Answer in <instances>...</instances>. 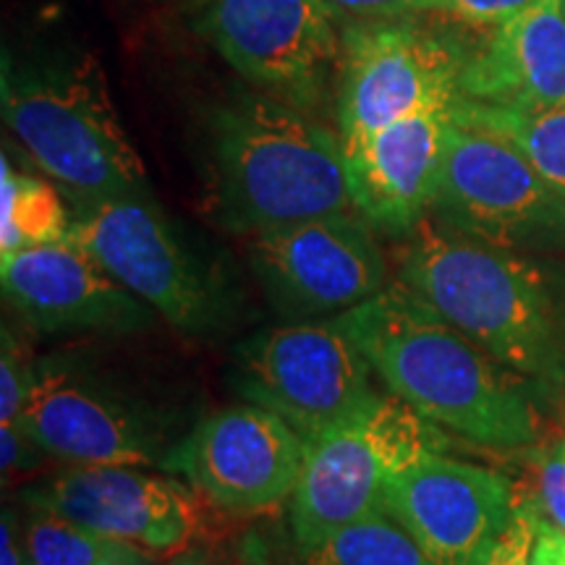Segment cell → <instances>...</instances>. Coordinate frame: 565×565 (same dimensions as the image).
I'll list each match as a JSON object with an SVG mask.
<instances>
[{
    "label": "cell",
    "mask_w": 565,
    "mask_h": 565,
    "mask_svg": "<svg viewBox=\"0 0 565 565\" xmlns=\"http://www.w3.org/2000/svg\"><path fill=\"white\" fill-rule=\"evenodd\" d=\"M51 458L40 448L38 440L19 424H0V469L3 482L17 477H32L42 469V461Z\"/></svg>",
    "instance_id": "cell-28"
},
{
    "label": "cell",
    "mask_w": 565,
    "mask_h": 565,
    "mask_svg": "<svg viewBox=\"0 0 565 565\" xmlns=\"http://www.w3.org/2000/svg\"><path fill=\"white\" fill-rule=\"evenodd\" d=\"M196 32L231 68L294 108H317L341 61L330 0H196Z\"/></svg>",
    "instance_id": "cell-11"
},
{
    "label": "cell",
    "mask_w": 565,
    "mask_h": 565,
    "mask_svg": "<svg viewBox=\"0 0 565 565\" xmlns=\"http://www.w3.org/2000/svg\"><path fill=\"white\" fill-rule=\"evenodd\" d=\"M100 565H158V563H154V555L145 553V550L131 547V545H118Z\"/></svg>",
    "instance_id": "cell-32"
},
{
    "label": "cell",
    "mask_w": 565,
    "mask_h": 565,
    "mask_svg": "<svg viewBox=\"0 0 565 565\" xmlns=\"http://www.w3.org/2000/svg\"><path fill=\"white\" fill-rule=\"evenodd\" d=\"M469 45L412 13L341 24L335 118L343 147L401 118L456 103Z\"/></svg>",
    "instance_id": "cell-8"
},
{
    "label": "cell",
    "mask_w": 565,
    "mask_h": 565,
    "mask_svg": "<svg viewBox=\"0 0 565 565\" xmlns=\"http://www.w3.org/2000/svg\"><path fill=\"white\" fill-rule=\"evenodd\" d=\"M19 508L26 565H100L121 545L55 513L24 503Z\"/></svg>",
    "instance_id": "cell-22"
},
{
    "label": "cell",
    "mask_w": 565,
    "mask_h": 565,
    "mask_svg": "<svg viewBox=\"0 0 565 565\" xmlns=\"http://www.w3.org/2000/svg\"><path fill=\"white\" fill-rule=\"evenodd\" d=\"M448 433L422 419L395 395L307 443V461L291 498V534L303 553L324 536L377 511L387 479L408 458L448 450Z\"/></svg>",
    "instance_id": "cell-7"
},
{
    "label": "cell",
    "mask_w": 565,
    "mask_h": 565,
    "mask_svg": "<svg viewBox=\"0 0 565 565\" xmlns=\"http://www.w3.org/2000/svg\"><path fill=\"white\" fill-rule=\"evenodd\" d=\"M3 121L76 202L152 194L95 63L6 74Z\"/></svg>",
    "instance_id": "cell-5"
},
{
    "label": "cell",
    "mask_w": 565,
    "mask_h": 565,
    "mask_svg": "<svg viewBox=\"0 0 565 565\" xmlns=\"http://www.w3.org/2000/svg\"><path fill=\"white\" fill-rule=\"evenodd\" d=\"M536 536V519L526 508L515 505L513 519L490 545L479 550L469 565H529Z\"/></svg>",
    "instance_id": "cell-26"
},
{
    "label": "cell",
    "mask_w": 565,
    "mask_h": 565,
    "mask_svg": "<svg viewBox=\"0 0 565 565\" xmlns=\"http://www.w3.org/2000/svg\"><path fill=\"white\" fill-rule=\"evenodd\" d=\"M383 505L437 565H469L513 519L515 482L448 450H427L393 471Z\"/></svg>",
    "instance_id": "cell-15"
},
{
    "label": "cell",
    "mask_w": 565,
    "mask_h": 565,
    "mask_svg": "<svg viewBox=\"0 0 565 565\" xmlns=\"http://www.w3.org/2000/svg\"><path fill=\"white\" fill-rule=\"evenodd\" d=\"M387 393L443 433L490 450L534 448L542 393L401 286L335 317Z\"/></svg>",
    "instance_id": "cell-1"
},
{
    "label": "cell",
    "mask_w": 565,
    "mask_h": 565,
    "mask_svg": "<svg viewBox=\"0 0 565 565\" xmlns=\"http://www.w3.org/2000/svg\"><path fill=\"white\" fill-rule=\"evenodd\" d=\"M536 3L540 0H416L412 13H437L461 24L494 30Z\"/></svg>",
    "instance_id": "cell-25"
},
{
    "label": "cell",
    "mask_w": 565,
    "mask_h": 565,
    "mask_svg": "<svg viewBox=\"0 0 565 565\" xmlns=\"http://www.w3.org/2000/svg\"><path fill=\"white\" fill-rule=\"evenodd\" d=\"M6 301L40 333H139L152 309L71 242L0 254Z\"/></svg>",
    "instance_id": "cell-16"
},
{
    "label": "cell",
    "mask_w": 565,
    "mask_h": 565,
    "mask_svg": "<svg viewBox=\"0 0 565 565\" xmlns=\"http://www.w3.org/2000/svg\"><path fill=\"white\" fill-rule=\"evenodd\" d=\"M71 215L58 189L38 175L13 171L9 154L0 160V252L66 242Z\"/></svg>",
    "instance_id": "cell-20"
},
{
    "label": "cell",
    "mask_w": 565,
    "mask_h": 565,
    "mask_svg": "<svg viewBox=\"0 0 565 565\" xmlns=\"http://www.w3.org/2000/svg\"><path fill=\"white\" fill-rule=\"evenodd\" d=\"M458 97L487 105H565V11L561 0L540 3L494 26L469 47Z\"/></svg>",
    "instance_id": "cell-18"
},
{
    "label": "cell",
    "mask_w": 565,
    "mask_h": 565,
    "mask_svg": "<svg viewBox=\"0 0 565 565\" xmlns=\"http://www.w3.org/2000/svg\"><path fill=\"white\" fill-rule=\"evenodd\" d=\"M515 505L565 534V437L529 448V469L524 482L515 484Z\"/></svg>",
    "instance_id": "cell-23"
},
{
    "label": "cell",
    "mask_w": 565,
    "mask_h": 565,
    "mask_svg": "<svg viewBox=\"0 0 565 565\" xmlns=\"http://www.w3.org/2000/svg\"><path fill=\"white\" fill-rule=\"evenodd\" d=\"M66 242L97 259L154 315L194 341L221 338L238 320V299L152 194L76 202Z\"/></svg>",
    "instance_id": "cell-4"
},
{
    "label": "cell",
    "mask_w": 565,
    "mask_h": 565,
    "mask_svg": "<svg viewBox=\"0 0 565 565\" xmlns=\"http://www.w3.org/2000/svg\"><path fill=\"white\" fill-rule=\"evenodd\" d=\"M395 280L542 393L565 395V259L490 246L429 215Z\"/></svg>",
    "instance_id": "cell-2"
},
{
    "label": "cell",
    "mask_w": 565,
    "mask_h": 565,
    "mask_svg": "<svg viewBox=\"0 0 565 565\" xmlns=\"http://www.w3.org/2000/svg\"><path fill=\"white\" fill-rule=\"evenodd\" d=\"M563 416H565V406H563ZM565 437V435H563Z\"/></svg>",
    "instance_id": "cell-34"
},
{
    "label": "cell",
    "mask_w": 565,
    "mask_h": 565,
    "mask_svg": "<svg viewBox=\"0 0 565 565\" xmlns=\"http://www.w3.org/2000/svg\"><path fill=\"white\" fill-rule=\"evenodd\" d=\"M173 565H270L257 536H233L221 542H200L175 555Z\"/></svg>",
    "instance_id": "cell-27"
},
{
    "label": "cell",
    "mask_w": 565,
    "mask_h": 565,
    "mask_svg": "<svg viewBox=\"0 0 565 565\" xmlns=\"http://www.w3.org/2000/svg\"><path fill=\"white\" fill-rule=\"evenodd\" d=\"M454 103L435 105L345 150L353 210L374 231L404 242L433 215Z\"/></svg>",
    "instance_id": "cell-17"
},
{
    "label": "cell",
    "mask_w": 565,
    "mask_h": 565,
    "mask_svg": "<svg viewBox=\"0 0 565 565\" xmlns=\"http://www.w3.org/2000/svg\"><path fill=\"white\" fill-rule=\"evenodd\" d=\"M307 440L263 406L217 408L192 424L162 471L186 479L217 511L249 519L291 503Z\"/></svg>",
    "instance_id": "cell-13"
},
{
    "label": "cell",
    "mask_w": 565,
    "mask_h": 565,
    "mask_svg": "<svg viewBox=\"0 0 565 565\" xmlns=\"http://www.w3.org/2000/svg\"><path fill=\"white\" fill-rule=\"evenodd\" d=\"M372 364L335 320L282 322L236 345L231 385L242 401L315 440L380 398Z\"/></svg>",
    "instance_id": "cell-9"
},
{
    "label": "cell",
    "mask_w": 565,
    "mask_h": 565,
    "mask_svg": "<svg viewBox=\"0 0 565 565\" xmlns=\"http://www.w3.org/2000/svg\"><path fill=\"white\" fill-rule=\"evenodd\" d=\"M433 215L500 249L565 257V196L505 141L456 121Z\"/></svg>",
    "instance_id": "cell-10"
},
{
    "label": "cell",
    "mask_w": 565,
    "mask_h": 565,
    "mask_svg": "<svg viewBox=\"0 0 565 565\" xmlns=\"http://www.w3.org/2000/svg\"><path fill=\"white\" fill-rule=\"evenodd\" d=\"M249 265L286 322L335 320L387 288V263L359 212L254 236Z\"/></svg>",
    "instance_id": "cell-12"
},
{
    "label": "cell",
    "mask_w": 565,
    "mask_h": 565,
    "mask_svg": "<svg viewBox=\"0 0 565 565\" xmlns=\"http://www.w3.org/2000/svg\"><path fill=\"white\" fill-rule=\"evenodd\" d=\"M38 362L24 349V343L9 330H3L0 351V424H19L24 414L26 395L32 391Z\"/></svg>",
    "instance_id": "cell-24"
},
{
    "label": "cell",
    "mask_w": 565,
    "mask_h": 565,
    "mask_svg": "<svg viewBox=\"0 0 565 565\" xmlns=\"http://www.w3.org/2000/svg\"><path fill=\"white\" fill-rule=\"evenodd\" d=\"M210 160L221 223L252 238L353 210L341 137L278 97L217 108Z\"/></svg>",
    "instance_id": "cell-3"
},
{
    "label": "cell",
    "mask_w": 565,
    "mask_h": 565,
    "mask_svg": "<svg viewBox=\"0 0 565 565\" xmlns=\"http://www.w3.org/2000/svg\"><path fill=\"white\" fill-rule=\"evenodd\" d=\"M561 3H563V11H565V0H561Z\"/></svg>",
    "instance_id": "cell-33"
},
{
    "label": "cell",
    "mask_w": 565,
    "mask_h": 565,
    "mask_svg": "<svg viewBox=\"0 0 565 565\" xmlns=\"http://www.w3.org/2000/svg\"><path fill=\"white\" fill-rule=\"evenodd\" d=\"M454 121L505 141L565 196V105H487L456 97Z\"/></svg>",
    "instance_id": "cell-19"
},
{
    "label": "cell",
    "mask_w": 565,
    "mask_h": 565,
    "mask_svg": "<svg viewBox=\"0 0 565 565\" xmlns=\"http://www.w3.org/2000/svg\"><path fill=\"white\" fill-rule=\"evenodd\" d=\"M19 500L150 555L183 553L200 529L194 494L139 466H66Z\"/></svg>",
    "instance_id": "cell-14"
},
{
    "label": "cell",
    "mask_w": 565,
    "mask_h": 565,
    "mask_svg": "<svg viewBox=\"0 0 565 565\" xmlns=\"http://www.w3.org/2000/svg\"><path fill=\"white\" fill-rule=\"evenodd\" d=\"M303 561L307 565H437L385 505L324 536L303 553Z\"/></svg>",
    "instance_id": "cell-21"
},
{
    "label": "cell",
    "mask_w": 565,
    "mask_h": 565,
    "mask_svg": "<svg viewBox=\"0 0 565 565\" xmlns=\"http://www.w3.org/2000/svg\"><path fill=\"white\" fill-rule=\"evenodd\" d=\"M19 427L68 466L139 469H162L192 429L171 401L71 356L38 359Z\"/></svg>",
    "instance_id": "cell-6"
},
{
    "label": "cell",
    "mask_w": 565,
    "mask_h": 565,
    "mask_svg": "<svg viewBox=\"0 0 565 565\" xmlns=\"http://www.w3.org/2000/svg\"><path fill=\"white\" fill-rule=\"evenodd\" d=\"M529 565H565V534L536 521V536Z\"/></svg>",
    "instance_id": "cell-31"
},
{
    "label": "cell",
    "mask_w": 565,
    "mask_h": 565,
    "mask_svg": "<svg viewBox=\"0 0 565 565\" xmlns=\"http://www.w3.org/2000/svg\"><path fill=\"white\" fill-rule=\"evenodd\" d=\"M0 565H26L19 505H3V526H0Z\"/></svg>",
    "instance_id": "cell-29"
},
{
    "label": "cell",
    "mask_w": 565,
    "mask_h": 565,
    "mask_svg": "<svg viewBox=\"0 0 565 565\" xmlns=\"http://www.w3.org/2000/svg\"><path fill=\"white\" fill-rule=\"evenodd\" d=\"M341 17L351 19H380V17H401L412 13L416 0H330Z\"/></svg>",
    "instance_id": "cell-30"
}]
</instances>
